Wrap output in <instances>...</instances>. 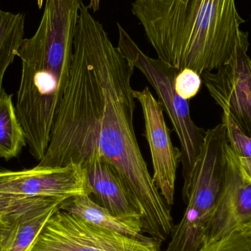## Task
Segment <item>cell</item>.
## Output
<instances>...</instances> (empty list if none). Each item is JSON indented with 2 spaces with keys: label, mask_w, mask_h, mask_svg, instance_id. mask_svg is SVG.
<instances>
[{
  "label": "cell",
  "mask_w": 251,
  "mask_h": 251,
  "mask_svg": "<svg viewBox=\"0 0 251 251\" xmlns=\"http://www.w3.org/2000/svg\"><path fill=\"white\" fill-rule=\"evenodd\" d=\"M222 123L225 125L230 148L242 169L251 179V137L246 135L226 113H223Z\"/></svg>",
  "instance_id": "cell-15"
},
{
  "label": "cell",
  "mask_w": 251,
  "mask_h": 251,
  "mask_svg": "<svg viewBox=\"0 0 251 251\" xmlns=\"http://www.w3.org/2000/svg\"><path fill=\"white\" fill-rule=\"evenodd\" d=\"M91 199L110 213L126 219L141 221L132 193L119 171L108 162L96 160L84 167Z\"/></svg>",
  "instance_id": "cell-10"
},
{
  "label": "cell",
  "mask_w": 251,
  "mask_h": 251,
  "mask_svg": "<svg viewBox=\"0 0 251 251\" xmlns=\"http://www.w3.org/2000/svg\"><path fill=\"white\" fill-rule=\"evenodd\" d=\"M133 96L141 106L144 117V137L150 148L153 165L152 179L168 206H173L177 169L181 162V149L173 144L171 131L165 122L163 109L149 88L134 90Z\"/></svg>",
  "instance_id": "cell-7"
},
{
  "label": "cell",
  "mask_w": 251,
  "mask_h": 251,
  "mask_svg": "<svg viewBox=\"0 0 251 251\" xmlns=\"http://www.w3.org/2000/svg\"><path fill=\"white\" fill-rule=\"evenodd\" d=\"M251 224V179L228 145L225 183L209 219L203 246Z\"/></svg>",
  "instance_id": "cell-9"
},
{
  "label": "cell",
  "mask_w": 251,
  "mask_h": 251,
  "mask_svg": "<svg viewBox=\"0 0 251 251\" xmlns=\"http://www.w3.org/2000/svg\"><path fill=\"white\" fill-rule=\"evenodd\" d=\"M24 13L4 11L0 7V98L4 94L3 79L25 39Z\"/></svg>",
  "instance_id": "cell-13"
},
{
  "label": "cell",
  "mask_w": 251,
  "mask_h": 251,
  "mask_svg": "<svg viewBox=\"0 0 251 251\" xmlns=\"http://www.w3.org/2000/svg\"><path fill=\"white\" fill-rule=\"evenodd\" d=\"M174 84L177 94L189 101L199 94L202 85V78L193 69H184L176 76Z\"/></svg>",
  "instance_id": "cell-18"
},
{
  "label": "cell",
  "mask_w": 251,
  "mask_h": 251,
  "mask_svg": "<svg viewBox=\"0 0 251 251\" xmlns=\"http://www.w3.org/2000/svg\"><path fill=\"white\" fill-rule=\"evenodd\" d=\"M65 200L47 198L8 220L0 237V251H29L50 217Z\"/></svg>",
  "instance_id": "cell-11"
},
{
  "label": "cell",
  "mask_w": 251,
  "mask_h": 251,
  "mask_svg": "<svg viewBox=\"0 0 251 251\" xmlns=\"http://www.w3.org/2000/svg\"><path fill=\"white\" fill-rule=\"evenodd\" d=\"M0 194L68 199L79 195L91 196V190L85 169L70 164L54 169H0Z\"/></svg>",
  "instance_id": "cell-8"
},
{
  "label": "cell",
  "mask_w": 251,
  "mask_h": 251,
  "mask_svg": "<svg viewBox=\"0 0 251 251\" xmlns=\"http://www.w3.org/2000/svg\"><path fill=\"white\" fill-rule=\"evenodd\" d=\"M44 1V0H37V4H38V6L39 8H41V7H42Z\"/></svg>",
  "instance_id": "cell-22"
},
{
  "label": "cell",
  "mask_w": 251,
  "mask_h": 251,
  "mask_svg": "<svg viewBox=\"0 0 251 251\" xmlns=\"http://www.w3.org/2000/svg\"><path fill=\"white\" fill-rule=\"evenodd\" d=\"M131 13L158 58L179 72L217 70L248 35L235 0H134Z\"/></svg>",
  "instance_id": "cell-2"
},
{
  "label": "cell",
  "mask_w": 251,
  "mask_h": 251,
  "mask_svg": "<svg viewBox=\"0 0 251 251\" xmlns=\"http://www.w3.org/2000/svg\"><path fill=\"white\" fill-rule=\"evenodd\" d=\"M50 197H26L0 194V219L7 222L16 214L24 212Z\"/></svg>",
  "instance_id": "cell-16"
},
{
  "label": "cell",
  "mask_w": 251,
  "mask_h": 251,
  "mask_svg": "<svg viewBox=\"0 0 251 251\" xmlns=\"http://www.w3.org/2000/svg\"><path fill=\"white\" fill-rule=\"evenodd\" d=\"M238 229H242L243 231H246V232L249 233V234H251V224H247V225L243 226L240 227Z\"/></svg>",
  "instance_id": "cell-20"
},
{
  "label": "cell",
  "mask_w": 251,
  "mask_h": 251,
  "mask_svg": "<svg viewBox=\"0 0 251 251\" xmlns=\"http://www.w3.org/2000/svg\"><path fill=\"white\" fill-rule=\"evenodd\" d=\"M199 251H251V234L242 229L235 230Z\"/></svg>",
  "instance_id": "cell-17"
},
{
  "label": "cell",
  "mask_w": 251,
  "mask_h": 251,
  "mask_svg": "<svg viewBox=\"0 0 251 251\" xmlns=\"http://www.w3.org/2000/svg\"><path fill=\"white\" fill-rule=\"evenodd\" d=\"M134 68L109 38L104 26L82 4L72 69L44 158L35 168L96 160L113 165L134 196L144 234L162 244L171 237V209L155 186L134 128Z\"/></svg>",
  "instance_id": "cell-1"
},
{
  "label": "cell",
  "mask_w": 251,
  "mask_h": 251,
  "mask_svg": "<svg viewBox=\"0 0 251 251\" xmlns=\"http://www.w3.org/2000/svg\"><path fill=\"white\" fill-rule=\"evenodd\" d=\"M157 242H143L101 228L58 209L29 251H161Z\"/></svg>",
  "instance_id": "cell-5"
},
{
  "label": "cell",
  "mask_w": 251,
  "mask_h": 251,
  "mask_svg": "<svg viewBox=\"0 0 251 251\" xmlns=\"http://www.w3.org/2000/svg\"><path fill=\"white\" fill-rule=\"evenodd\" d=\"M60 209L74 214L94 225L130 238L143 242L155 241L143 233L140 220L126 219L115 216L96 203L88 195H79L66 199L60 205Z\"/></svg>",
  "instance_id": "cell-12"
},
{
  "label": "cell",
  "mask_w": 251,
  "mask_h": 251,
  "mask_svg": "<svg viewBox=\"0 0 251 251\" xmlns=\"http://www.w3.org/2000/svg\"><path fill=\"white\" fill-rule=\"evenodd\" d=\"M100 0H90V4L88 7L94 12H97L100 9Z\"/></svg>",
  "instance_id": "cell-19"
},
{
  "label": "cell",
  "mask_w": 251,
  "mask_h": 251,
  "mask_svg": "<svg viewBox=\"0 0 251 251\" xmlns=\"http://www.w3.org/2000/svg\"><path fill=\"white\" fill-rule=\"evenodd\" d=\"M248 35L227 63L215 73L201 76L223 113L231 117L246 135L251 137V59L248 55Z\"/></svg>",
  "instance_id": "cell-6"
},
{
  "label": "cell",
  "mask_w": 251,
  "mask_h": 251,
  "mask_svg": "<svg viewBox=\"0 0 251 251\" xmlns=\"http://www.w3.org/2000/svg\"><path fill=\"white\" fill-rule=\"evenodd\" d=\"M26 136L16 116L13 96L4 91L0 98V158L18 157L25 147Z\"/></svg>",
  "instance_id": "cell-14"
},
{
  "label": "cell",
  "mask_w": 251,
  "mask_h": 251,
  "mask_svg": "<svg viewBox=\"0 0 251 251\" xmlns=\"http://www.w3.org/2000/svg\"><path fill=\"white\" fill-rule=\"evenodd\" d=\"M228 145L224 124L208 129L190 181L183 187L187 208L181 220L204 237L225 183Z\"/></svg>",
  "instance_id": "cell-4"
},
{
  "label": "cell",
  "mask_w": 251,
  "mask_h": 251,
  "mask_svg": "<svg viewBox=\"0 0 251 251\" xmlns=\"http://www.w3.org/2000/svg\"><path fill=\"white\" fill-rule=\"evenodd\" d=\"M118 48L127 61L141 72L156 91L158 101L167 113L181 145L184 186L190 181L196 160L200 154L206 131L193 122L188 101L181 98L175 90V79L179 71L159 58L145 54L132 38L117 23Z\"/></svg>",
  "instance_id": "cell-3"
},
{
  "label": "cell",
  "mask_w": 251,
  "mask_h": 251,
  "mask_svg": "<svg viewBox=\"0 0 251 251\" xmlns=\"http://www.w3.org/2000/svg\"><path fill=\"white\" fill-rule=\"evenodd\" d=\"M7 226V222L3 221V220L0 219V237H1V234H2L3 230Z\"/></svg>",
  "instance_id": "cell-21"
}]
</instances>
